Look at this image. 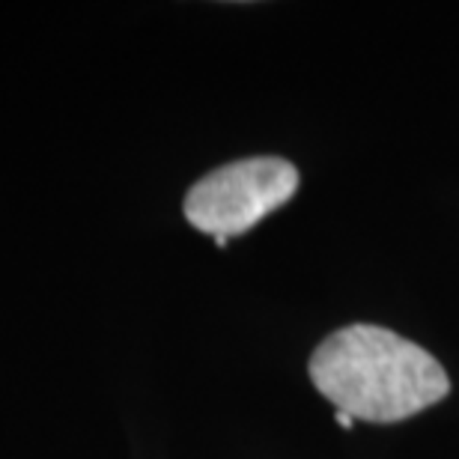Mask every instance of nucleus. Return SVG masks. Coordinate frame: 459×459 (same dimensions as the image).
I'll return each instance as SVG.
<instances>
[{
  "instance_id": "obj_3",
  "label": "nucleus",
  "mask_w": 459,
  "mask_h": 459,
  "mask_svg": "<svg viewBox=\"0 0 459 459\" xmlns=\"http://www.w3.org/2000/svg\"><path fill=\"white\" fill-rule=\"evenodd\" d=\"M337 424H341L343 429H352L355 418H352V415H346V411H337Z\"/></svg>"
},
{
  "instance_id": "obj_1",
  "label": "nucleus",
  "mask_w": 459,
  "mask_h": 459,
  "mask_svg": "<svg viewBox=\"0 0 459 459\" xmlns=\"http://www.w3.org/2000/svg\"><path fill=\"white\" fill-rule=\"evenodd\" d=\"M310 382L337 411L370 424H397L451 391L445 367L391 328L355 323L328 334L310 355Z\"/></svg>"
},
{
  "instance_id": "obj_2",
  "label": "nucleus",
  "mask_w": 459,
  "mask_h": 459,
  "mask_svg": "<svg viewBox=\"0 0 459 459\" xmlns=\"http://www.w3.org/2000/svg\"><path fill=\"white\" fill-rule=\"evenodd\" d=\"M296 191L299 170L274 155H260L206 173L191 186L182 209L191 227L224 247L230 236L247 233L265 215L290 204Z\"/></svg>"
}]
</instances>
